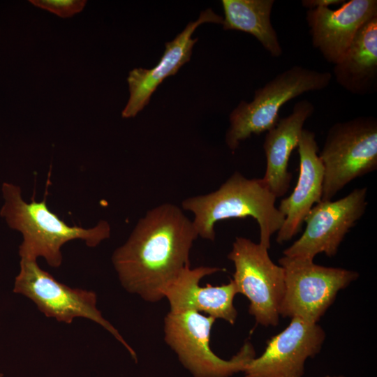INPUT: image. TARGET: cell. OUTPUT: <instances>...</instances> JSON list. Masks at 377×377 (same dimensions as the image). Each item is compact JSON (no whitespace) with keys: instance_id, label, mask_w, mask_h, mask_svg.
Returning a JSON list of instances; mask_svg holds the SVG:
<instances>
[{"instance_id":"ac0fdd59","label":"cell","mask_w":377,"mask_h":377,"mask_svg":"<svg viewBox=\"0 0 377 377\" xmlns=\"http://www.w3.org/2000/svg\"><path fill=\"white\" fill-rule=\"evenodd\" d=\"M224 30H237L253 35L273 57L282 54L277 34L271 20L274 0H222Z\"/></svg>"},{"instance_id":"44dd1931","label":"cell","mask_w":377,"mask_h":377,"mask_svg":"<svg viewBox=\"0 0 377 377\" xmlns=\"http://www.w3.org/2000/svg\"><path fill=\"white\" fill-rule=\"evenodd\" d=\"M325 377H345L342 375H340V376H330V375H326Z\"/></svg>"},{"instance_id":"4fadbf2b","label":"cell","mask_w":377,"mask_h":377,"mask_svg":"<svg viewBox=\"0 0 377 377\" xmlns=\"http://www.w3.org/2000/svg\"><path fill=\"white\" fill-rule=\"evenodd\" d=\"M223 18L212 9L202 11L195 22L186 28L172 41L165 43V49L158 63L152 68H134L129 72L127 82L130 96L121 112L123 118L135 117L149 102L152 94L168 77L177 73L190 60L192 49L198 38H192L195 29L202 23L221 24Z\"/></svg>"},{"instance_id":"9a60e30c","label":"cell","mask_w":377,"mask_h":377,"mask_svg":"<svg viewBox=\"0 0 377 377\" xmlns=\"http://www.w3.org/2000/svg\"><path fill=\"white\" fill-rule=\"evenodd\" d=\"M224 270L217 267L205 266L194 269L188 267L184 269L165 293L170 311L203 312L215 319H223L234 325L237 312L233 300L237 292L232 280L221 286L207 284L202 287L199 284L203 277Z\"/></svg>"},{"instance_id":"d6986e66","label":"cell","mask_w":377,"mask_h":377,"mask_svg":"<svg viewBox=\"0 0 377 377\" xmlns=\"http://www.w3.org/2000/svg\"><path fill=\"white\" fill-rule=\"evenodd\" d=\"M29 2L62 18L80 13L87 4L86 0H30Z\"/></svg>"},{"instance_id":"8fae6325","label":"cell","mask_w":377,"mask_h":377,"mask_svg":"<svg viewBox=\"0 0 377 377\" xmlns=\"http://www.w3.org/2000/svg\"><path fill=\"white\" fill-rule=\"evenodd\" d=\"M325 338L318 323L293 318L267 341L263 353L251 360L244 377H302L306 361L320 352Z\"/></svg>"},{"instance_id":"277c9868","label":"cell","mask_w":377,"mask_h":377,"mask_svg":"<svg viewBox=\"0 0 377 377\" xmlns=\"http://www.w3.org/2000/svg\"><path fill=\"white\" fill-rule=\"evenodd\" d=\"M332 75L329 72L293 66L255 91L253 100L242 101L230 114L226 142L235 151L251 135L267 132L277 124L281 108L301 94L325 89Z\"/></svg>"},{"instance_id":"52a82bcc","label":"cell","mask_w":377,"mask_h":377,"mask_svg":"<svg viewBox=\"0 0 377 377\" xmlns=\"http://www.w3.org/2000/svg\"><path fill=\"white\" fill-rule=\"evenodd\" d=\"M284 294L279 307L282 318H299L318 323L338 292L357 279L358 272L316 265L313 260L283 256Z\"/></svg>"},{"instance_id":"3957f363","label":"cell","mask_w":377,"mask_h":377,"mask_svg":"<svg viewBox=\"0 0 377 377\" xmlns=\"http://www.w3.org/2000/svg\"><path fill=\"white\" fill-rule=\"evenodd\" d=\"M276 200L262 178L248 179L237 171L216 191L184 200L182 207L193 214L192 222L198 235L212 241L217 222L252 217L260 228L259 244L269 249L272 235L285 219L275 206Z\"/></svg>"},{"instance_id":"5b68a950","label":"cell","mask_w":377,"mask_h":377,"mask_svg":"<svg viewBox=\"0 0 377 377\" xmlns=\"http://www.w3.org/2000/svg\"><path fill=\"white\" fill-rule=\"evenodd\" d=\"M318 156L324 171L321 200H332L352 180L376 170V119L359 117L334 124Z\"/></svg>"},{"instance_id":"30bf717a","label":"cell","mask_w":377,"mask_h":377,"mask_svg":"<svg viewBox=\"0 0 377 377\" xmlns=\"http://www.w3.org/2000/svg\"><path fill=\"white\" fill-rule=\"evenodd\" d=\"M367 188H356L337 200H320L304 219L301 237L283 251L287 257L313 260L324 253L335 256L346 234L364 215Z\"/></svg>"},{"instance_id":"e0dca14e","label":"cell","mask_w":377,"mask_h":377,"mask_svg":"<svg viewBox=\"0 0 377 377\" xmlns=\"http://www.w3.org/2000/svg\"><path fill=\"white\" fill-rule=\"evenodd\" d=\"M337 82L351 94L374 92L377 84V16L357 31L342 58L334 64Z\"/></svg>"},{"instance_id":"2e32d148","label":"cell","mask_w":377,"mask_h":377,"mask_svg":"<svg viewBox=\"0 0 377 377\" xmlns=\"http://www.w3.org/2000/svg\"><path fill=\"white\" fill-rule=\"evenodd\" d=\"M313 112L311 102L300 101L291 114L279 119L266 133L263 144L266 170L262 179L276 198L283 196L289 189L292 174L288 169V161L293 150L298 146L305 121Z\"/></svg>"},{"instance_id":"7a4b0ae2","label":"cell","mask_w":377,"mask_h":377,"mask_svg":"<svg viewBox=\"0 0 377 377\" xmlns=\"http://www.w3.org/2000/svg\"><path fill=\"white\" fill-rule=\"evenodd\" d=\"M1 191L4 202L0 215L10 228L22 235L19 246L21 258L36 260L42 257L50 267L57 268L62 263L61 249L66 242L81 239L87 246L95 247L110 236L111 228L106 221L90 228L68 226L50 211L45 198L27 202L21 188L8 182L2 184Z\"/></svg>"},{"instance_id":"7402d4cb","label":"cell","mask_w":377,"mask_h":377,"mask_svg":"<svg viewBox=\"0 0 377 377\" xmlns=\"http://www.w3.org/2000/svg\"><path fill=\"white\" fill-rule=\"evenodd\" d=\"M0 377H3V375L0 373Z\"/></svg>"},{"instance_id":"7c38bea8","label":"cell","mask_w":377,"mask_h":377,"mask_svg":"<svg viewBox=\"0 0 377 377\" xmlns=\"http://www.w3.org/2000/svg\"><path fill=\"white\" fill-rule=\"evenodd\" d=\"M376 16V0H350L335 10L327 7L309 9L306 20L313 46L334 65L360 29Z\"/></svg>"},{"instance_id":"ffe728a7","label":"cell","mask_w":377,"mask_h":377,"mask_svg":"<svg viewBox=\"0 0 377 377\" xmlns=\"http://www.w3.org/2000/svg\"><path fill=\"white\" fill-rule=\"evenodd\" d=\"M345 1L344 0H303L301 3L309 10L316 8H329L330 6L342 4Z\"/></svg>"},{"instance_id":"8992f818","label":"cell","mask_w":377,"mask_h":377,"mask_svg":"<svg viewBox=\"0 0 377 377\" xmlns=\"http://www.w3.org/2000/svg\"><path fill=\"white\" fill-rule=\"evenodd\" d=\"M215 320L194 311H170L164 319L165 341L193 377H230L243 372L255 357L249 341L228 360L217 356L209 346Z\"/></svg>"},{"instance_id":"5bb4252c","label":"cell","mask_w":377,"mask_h":377,"mask_svg":"<svg viewBox=\"0 0 377 377\" xmlns=\"http://www.w3.org/2000/svg\"><path fill=\"white\" fill-rule=\"evenodd\" d=\"M300 171L292 193L281 200L278 209L285 219L278 230L279 244L290 240L302 229L311 208L322 199L324 171L314 132L303 129L298 146Z\"/></svg>"},{"instance_id":"6da1fadb","label":"cell","mask_w":377,"mask_h":377,"mask_svg":"<svg viewBox=\"0 0 377 377\" xmlns=\"http://www.w3.org/2000/svg\"><path fill=\"white\" fill-rule=\"evenodd\" d=\"M198 237L192 221L175 205L149 210L112 254L121 286L145 301L162 300L169 286L190 267L191 249Z\"/></svg>"},{"instance_id":"9c48e42d","label":"cell","mask_w":377,"mask_h":377,"mask_svg":"<svg viewBox=\"0 0 377 377\" xmlns=\"http://www.w3.org/2000/svg\"><path fill=\"white\" fill-rule=\"evenodd\" d=\"M268 250L248 238L237 237L228 258L235 266L232 280L237 293L249 301V313L257 324L275 326L284 294V272L271 260Z\"/></svg>"},{"instance_id":"ba28073f","label":"cell","mask_w":377,"mask_h":377,"mask_svg":"<svg viewBox=\"0 0 377 377\" xmlns=\"http://www.w3.org/2000/svg\"><path fill=\"white\" fill-rule=\"evenodd\" d=\"M13 292L30 299L48 318L71 324L76 318L94 321L111 333L137 362L134 350L97 309V296L91 290L72 288L41 269L36 260L21 258Z\"/></svg>"}]
</instances>
